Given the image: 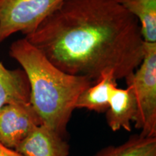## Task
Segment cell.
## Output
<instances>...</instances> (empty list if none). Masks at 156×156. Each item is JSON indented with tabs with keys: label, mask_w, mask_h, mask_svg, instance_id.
Returning a JSON list of instances; mask_svg holds the SVG:
<instances>
[{
	"label": "cell",
	"mask_w": 156,
	"mask_h": 156,
	"mask_svg": "<svg viewBox=\"0 0 156 156\" xmlns=\"http://www.w3.org/2000/svg\"><path fill=\"white\" fill-rule=\"evenodd\" d=\"M106 122L111 129L116 132L123 129L132 130L131 123L134 122L137 114L135 95L131 86L125 89L114 87L111 93Z\"/></svg>",
	"instance_id": "obj_7"
},
{
	"label": "cell",
	"mask_w": 156,
	"mask_h": 156,
	"mask_svg": "<svg viewBox=\"0 0 156 156\" xmlns=\"http://www.w3.org/2000/svg\"><path fill=\"white\" fill-rule=\"evenodd\" d=\"M64 0H0V43L17 33H34Z\"/></svg>",
	"instance_id": "obj_4"
},
{
	"label": "cell",
	"mask_w": 156,
	"mask_h": 156,
	"mask_svg": "<svg viewBox=\"0 0 156 156\" xmlns=\"http://www.w3.org/2000/svg\"><path fill=\"white\" fill-rule=\"evenodd\" d=\"M94 156H156V136L135 134L118 146H108Z\"/></svg>",
	"instance_id": "obj_11"
},
{
	"label": "cell",
	"mask_w": 156,
	"mask_h": 156,
	"mask_svg": "<svg viewBox=\"0 0 156 156\" xmlns=\"http://www.w3.org/2000/svg\"><path fill=\"white\" fill-rule=\"evenodd\" d=\"M56 67L93 83L106 72L126 79L142 63L140 25L117 0H64L25 36Z\"/></svg>",
	"instance_id": "obj_1"
},
{
	"label": "cell",
	"mask_w": 156,
	"mask_h": 156,
	"mask_svg": "<svg viewBox=\"0 0 156 156\" xmlns=\"http://www.w3.org/2000/svg\"><path fill=\"white\" fill-rule=\"evenodd\" d=\"M15 151L23 156H68L69 147L63 136L43 124L35 129Z\"/></svg>",
	"instance_id": "obj_6"
},
{
	"label": "cell",
	"mask_w": 156,
	"mask_h": 156,
	"mask_svg": "<svg viewBox=\"0 0 156 156\" xmlns=\"http://www.w3.org/2000/svg\"><path fill=\"white\" fill-rule=\"evenodd\" d=\"M118 86L113 72L103 73L94 85L89 86L81 93L76 102V108H85L98 113L106 112L108 108L111 93Z\"/></svg>",
	"instance_id": "obj_9"
},
{
	"label": "cell",
	"mask_w": 156,
	"mask_h": 156,
	"mask_svg": "<svg viewBox=\"0 0 156 156\" xmlns=\"http://www.w3.org/2000/svg\"><path fill=\"white\" fill-rule=\"evenodd\" d=\"M9 55L28 77L30 102L44 124L63 136L78 98L93 83L58 69L25 38L12 44Z\"/></svg>",
	"instance_id": "obj_2"
},
{
	"label": "cell",
	"mask_w": 156,
	"mask_h": 156,
	"mask_svg": "<svg viewBox=\"0 0 156 156\" xmlns=\"http://www.w3.org/2000/svg\"><path fill=\"white\" fill-rule=\"evenodd\" d=\"M30 89L23 69L11 70L0 61V108L10 103L30 102Z\"/></svg>",
	"instance_id": "obj_8"
},
{
	"label": "cell",
	"mask_w": 156,
	"mask_h": 156,
	"mask_svg": "<svg viewBox=\"0 0 156 156\" xmlns=\"http://www.w3.org/2000/svg\"><path fill=\"white\" fill-rule=\"evenodd\" d=\"M139 22L142 38L156 43V0H117Z\"/></svg>",
	"instance_id": "obj_10"
},
{
	"label": "cell",
	"mask_w": 156,
	"mask_h": 156,
	"mask_svg": "<svg viewBox=\"0 0 156 156\" xmlns=\"http://www.w3.org/2000/svg\"><path fill=\"white\" fill-rule=\"evenodd\" d=\"M142 63L125 80L133 89L137 114L134 126L140 134L156 136V43H145Z\"/></svg>",
	"instance_id": "obj_3"
},
{
	"label": "cell",
	"mask_w": 156,
	"mask_h": 156,
	"mask_svg": "<svg viewBox=\"0 0 156 156\" xmlns=\"http://www.w3.org/2000/svg\"><path fill=\"white\" fill-rule=\"evenodd\" d=\"M0 156H23L15 150L6 147L0 142Z\"/></svg>",
	"instance_id": "obj_12"
},
{
	"label": "cell",
	"mask_w": 156,
	"mask_h": 156,
	"mask_svg": "<svg viewBox=\"0 0 156 156\" xmlns=\"http://www.w3.org/2000/svg\"><path fill=\"white\" fill-rule=\"evenodd\" d=\"M43 124L30 102L5 105L0 108V142L15 150L35 129Z\"/></svg>",
	"instance_id": "obj_5"
}]
</instances>
